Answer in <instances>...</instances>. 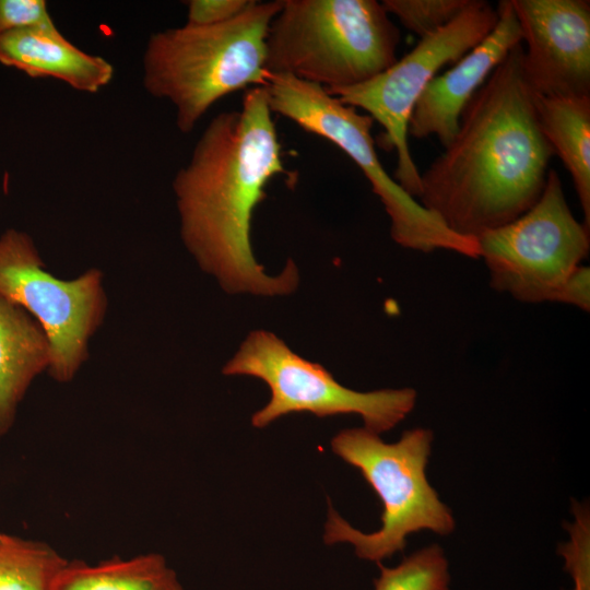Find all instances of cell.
I'll use <instances>...</instances> for the list:
<instances>
[{"instance_id": "1", "label": "cell", "mask_w": 590, "mask_h": 590, "mask_svg": "<svg viewBox=\"0 0 590 590\" xmlns=\"http://www.w3.org/2000/svg\"><path fill=\"white\" fill-rule=\"evenodd\" d=\"M281 174L287 172L268 94L257 86L247 90L239 110L209 122L174 178L181 238L228 293L280 296L298 285L293 260L279 274H268L251 246L253 211Z\"/></svg>"}, {"instance_id": "2", "label": "cell", "mask_w": 590, "mask_h": 590, "mask_svg": "<svg viewBox=\"0 0 590 590\" xmlns=\"http://www.w3.org/2000/svg\"><path fill=\"white\" fill-rule=\"evenodd\" d=\"M515 46L465 106L444 152L421 173L418 202L469 238L503 226L540 198L554 155Z\"/></svg>"}, {"instance_id": "3", "label": "cell", "mask_w": 590, "mask_h": 590, "mask_svg": "<svg viewBox=\"0 0 590 590\" xmlns=\"http://www.w3.org/2000/svg\"><path fill=\"white\" fill-rule=\"evenodd\" d=\"M282 0H251L222 24L154 33L143 55V85L176 108L178 129L188 133L222 97L248 86H266L267 36Z\"/></svg>"}, {"instance_id": "4", "label": "cell", "mask_w": 590, "mask_h": 590, "mask_svg": "<svg viewBox=\"0 0 590 590\" xmlns=\"http://www.w3.org/2000/svg\"><path fill=\"white\" fill-rule=\"evenodd\" d=\"M401 34L376 0H282L267 70L324 88L361 84L397 60Z\"/></svg>"}, {"instance_id": "5", "label": "cell", "mask_w": 590, "mask_h": 590, "mask_svg": "<svg viewBox=\"0 0 590 590\" xmlns=\"http://www.w3.org/2000/svg\"><path fill=\"white\" fill-rule=\"evenodd\" d=\"M433 433L416 427L392 444L365 427L346 428L331 439V450L358 469L382 504L381 527L364 533L331 506L324 526L326 544L350 543L359 558L377 562L404 550L406 536L421 530L440 535L455 529L450 509L426 477Z\"/></svg>"}, {"instance_id": "6", "label": "cell", "mask_w": 590, "mask_h": 590, "mask_svg": "<svg viewBox=\"0 0 590 590\" xmlns=\"http://www.w3.org/2000/svg\"><path fill=\"white\" fill-rule=\"evenodd\" d=\"M264 88L272 113L332 142L359 167L389 215L390 235L398 245L422 252L441 249L479 259L475 238L451 232L387 173L375 150L370 116L342 104L324 87L291 75L272 74Z\"/></svg>"}, {"instance_id": "7", "label": "cell", "mask_w": 590, "mask_h": 590, "mask_svg": "<svg viewBox=\"0 0 590 590\" xmlns=\"http://www.w3.org/2000/svg\"><path fill=\"white\" fill-rule=\"evenodd\" d=\"M223 374L256 377L269 387V402L251 416L257 428L291 413L308 412L318 417L358 414L364 427L379 435L402 422L417 398L412 388L368 392L346 388L321 364L303 358L266 330L247 335Z\"/></svg>"}, {"instance_id": "8", "label": "cell", "mask_w": 590, "mask_h": 590, "mask_svg": "<svg viewBox=\"0 0 590 590\" xmlns=\"http://www.w3.org/2000/svg\"><path fill=\"white\" fill-rule=\"evenodd\" d=\"M489 285L515 299L556 303L590 250V229L573 214L555 169H548L538 201L508 224L477 238Z\"/></svg>"}, {"instance_id": "9", "label": "cell", "mask_w": 590, "mask_h": 590, "mask_svg": "<svg viewBox=\"0 0 590 590\" xmlns=\"http://www.w3.org/2000/svg\"><path fill=\"white\" fill-rule=\"evenodd\" d=\"M497 21L498 13L487 1L472 0L450 24L421 38L378 75L353 86L324 88L342 104L367 111L384 128L382 143L397 153L394 180L415 199L421 192V173L408 141L414 106L438 71L483 42Z\"/></svg>"}, {"instance_id": "10", "label": "cell", "mask_w": 590, "mask_h": 590, "mask_svg": "<svg viewBox=\"0 0 590 590\" xmlns=\"http://www.w3.org/2000/svg\"><path fill=\"white\" fill-rule=\"evenodd\" d=\"M0 296L38 322L49 343L50 375L69 381L86 359L87 341L105 314L101 272L59 280L44 270L31 237L9 229L0 237Z\"/></svg>"}, {"instance_id": "11", "label": "cell", "mask_w": 590, "mask_h": 590, "mask_svg": "<svg viewBox=\"0 0 590 590\" xmlns=\"http://www.w3.org/2000/svg\"><path fill=\"white\" fill-rule=\"evenodd\" d=\"M523 71L540 95H590V1L510 0Z\"/></svg>"}, {"instance_id": "12", "label": "cell", "mask_w": 590, "mask_h": 590, "mask_svg": "<svg viewBox=\"0 0 590 590\" xmlns=\"http://www.w3.org/2000/svg\"><path fill=\"white\" fill-rule=\"evenodd\" d=\"M496 11L498 21L485 39L427 84L411 115L409 135H435L444 148L448 146L472 96L508 52L522 43L511 1L500 0Z\"/></svg>"}, {"instance_id": "13", "label": "cell", "mask_w": 590, "mask_h": 590, "mask_svg": "<svg viewBox=\"0 0 590 590\" xmlns=\"http://www.w3.org/2000/svg\"><path fill=\"white\" fill-rule=\"evenodd\" d=\"M0 63L86 93L98 92L114 76L111 63L73 45L55 23L0 34Z\"/></svg>"}, {"instance_id": "14", "label": "cell", "mask_w": 590, "mask_h": 590, "mask_svg": "<svg viewBox=\"0 0 590 590\" xmlns=\"http://www.w3.org/2000/svg\"><path fill=\"white\" fill-rule=\"evenodd\" d=\"M49 362V343L38 322L0 296V436L11 427L31 381Z\"/></svg>"}, {"instance_id": "15", "label": "cell", "mask_w": 590, "mask_h": 590, "mask_svg": "<svg viewBox=\"0 0 590 590\" xmlns=\"http://www.w3.org/2000/svg\"><path fill=\"white\" fill-rule=\"evenodd\" d=\"M534 103L541 130L571 176L590 229V95H540Z\"/></svg>"}, {"instance_id": "16", "label": "cell", "mask_w": 590, "mask_h": 590, "mask_svg": "<svg viewBox=\"0 0 590 590\" xmlns=\"http://www.w3.org/2000/svg\"><path fill=\"white\" fill-rule=\"evenodd\" d=\"M51 590H182V587L165 558L152 553L130 559L115 557L93 566L67 560Z\"/></svg>"}, {"instance_id": "17", "label": "cell", "mask_w": 590, "mask_h": 590, "mask_svg": "<svg viewBox=\"0 0 590 590\" xmlns=\"http://www.w3.org/2000/svg\"><path fill=\"white\" fill-rule=\"evenodd\" d=\"M66 562L45 543L0 533V590H51Z\"/></svg>"}, {"instance_id": "18", "label": "cell", "mask_w": 590, "mask_h": 590, "mask_svg": "<svg viewBox=\"0 0 590 590\" xmlns=\"http://www.w3.org/2000/svg\"><path fill=\"white\" fill-rule=\"evenodd\" d=\"M378 565L375 590H449L448 563L436 544L405 557L393 568Z\"/></svg>"}, {"instance_id": "19", "label": "cell", "mask_w": 590, "mask_h": 590, "mask_svg": "<svg viewBox=\"0 0 590 590\" xmlns=\"http://www.w3.org/2000/svg\"><path fill=\"white\" fill-rule=\"evenodd\" d=\"M472 0H384L388 14L394 15L420 39L429 36L457 19Z\"/></svg>"}, {"instance_id": "20", "label": "cell", "mask_w": 590, "mask_h": 590, "mask_svg": "<svg viewBox=\"0 0 590 590\" xmlns=\"http://www.w3.org/2000/svg\"><path fill=\"white\" fill-rule=\"evenodd\" d=\"M52 23L44 0H0V34Z\"/></svg>"}, {"instance_id": "21", "label": "cell", "mask_w": 590, "mask_h": 590, "mask_svg": "<svg viewBox=\"0 0 590 590\" xmlns=\"http://www.w3.org/2000/svg\"><path fill=\"white\" fill-rule=\"evenodd\" d=\"M251 0H190L187 5V24L211 26L225 23L239 15Z\"/></svg>"}, {"instance_id": "22", "label": "cell", "mask_w": 590, "mask_h": 590, "mask_svg": "<svg viewBox=\"0 0 590 590\" xmlns=\"http://www.w3.org/2000/svg\"><path fill=\"white\" fill-rule=\"evenodd\" d=\"M556 303L573 305L583 311L590 310V269L578 267L563 285Z\"/></svg>"}]
</instances>
